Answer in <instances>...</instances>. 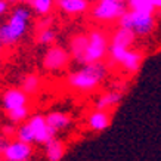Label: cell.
<instances>
[{"label":"cell","instance_id":"484cf974","mask_svg":"<svg viewBox=\"0 0 161 161\" xmlns=\"http://www.w3.org/2000/svg\"><path fill=\"white\" fill-rule=\"evenodd\" d=\"M9 145V141L5 135H0V155H3V152L6 151V148Z\"/></svg>","mask_w":161,"mask_h":161},{"label":"cell","instance_id":"8fae6325","mask_svg":"<svg viewBox=\"0 0 161 161\" xmlns=\"http://www.w3.org/2000/svg\"><path fill=\"white\" fill-rule=\"evenodd\" d=\"M89 43V34H75L71 37L68 44L71 58L78 64H84V55H86V49H87Z\"/></svg>","mask_w":161,"mask_h":161},{"label":"cell","instance_id":"f546056e","mask_svg":"<svg viewBox=\"0 0 161 161\" xmlns=\"http://www.w3.org/2000/svg\"><path fill=\"white\" fill-rule=\"evenodd\" d=\"M9 3H18V2H22V0H8Z\"/></svg>","mask_w":161,"mask_h":161},{"label":"cell","instance_id":"7402d4cb","mask_svg":"<svg viewBox=\"0 0 161 161\" xmlns=\"http://www.w3.org/2000/svg\"><path fill=\"white\" fill-rule=\"evenodd\" d=\"M127 6L130 10H136V12H148V14L155 12V8L152 6L151 0H127Z\"/></svg>","mask_w":161,"mask_h":161},{"label":"cell","instance_id":"7a4b0ae2","mask_svg":"<svg viewBox=\"0 0 161 161\" xmlns=\"http://www.w3.org/2000/svg\"><path fill=\"white\" fill-rule=\"evenodd\" d=\"M31 21V10L27 6H16L9 15V19L0 27V34L5 46H14L24 39Z\"/></svg>","mask_w":161,"mask_h":161},{"label":"cell","instance_id":"e0dca14e","mask_svg":"<svg viewBox=\"0 0 161 161\" xmlns=\"http://www.w3.org/2000/svg\"><path fill=\"white\" fill-rule=\"evenodd\" d=\"M136 40V34L135 31H132L130 28H126V27H118L111 36V44H117V46H123V47H127L130 49Z\"/></svg>","mask_w":161,"mask_h":161},{"label":"cell","instance_id":"83f0119b","mask_svg":"<svg viewBox=\"0 0 161 161\" xmlns=\"http://www.w3.org/2000/svg\"><path fill=\"white\" fill-rule=\"evenodd\" d=\"M151 3L155 8V10H161V0H151Z\"/></svg>","mask_w":161,"mask_h":161},{"label":"cell","instance_id":"ffe728a7","mask_svg":"<svg viewBox=\"0 0 161 161\" xmlns=\"http://www.w3.org/2000/svg\"><path fill=\"white\" fill-rule=\"evenodd\" d=\"M37 15L47 16L53 10V0H27Z\"/></svg>","mask_w":161,"mask_h":161},{"label":"cell","instance_id":"6da1fadb","mask_svg":"<svg viewBox=\"0 0 161 161\" xmlns=\"http://www.w3.org/2000/svg\"><path fill=\"white\" fill-rule=\"evenodd\" d=\"M107 77V67L101 62L83 64V67L73 71L67 77V86L73 92L87 95L93 93Z\"/></svg>","mask_w":161,"mask_h":161},{"label":"cell","instance_id":"4316f807","mask_svg":"<svg viewBox=\"0 0 161 161\" xmlns=\"http://www.w3.org/2000/svg\"><path fill=\"white\" fill-rule=\"evenodd\" d=\"M8 9H9V2L8 0H0V16H3L8 12Z\"/></svg>","mask_w":161,"mask_h":161},{"label":"cell","instance_id":"ac0fdd59","mask_svg":"<svg viewBox=\"0 0 161 161\" xmlns=\"http://www.w3.org/2000/svg\"><path fill=\"white\" fill-rule=\"evenodd\" d=\"M42 87V81H40V77L37 74H27L24 78H22V84H21V89L24 90L28 96H34L37 95V92Z\"/></svg>","mask_w":161,"mask_h":161},{"label":"cell","instance_id":"7c38bea8","mask_svg":"<svg viewBox=\"0 0 161 161\" xmlns=\"http://www.w3.org/2000/svg\"><path fill=\"white\" fill-rule=\"evenodd\" d=\"M56 5L65 15L77 16L83 15L89 10V0H56Z\"/></svg>","mask_w":161,"mask_h":161},{"label":"cell","instance_id":"4dcf8cb0","mask_svg":"<svg viewBox=\"0 0 161 161\" xmlns=\"http://www.w3.org/2000/svg\"><path fill=\"white\" fill-rule=\"evenodd\" d=\"M118 2H127V0H118Z\"/></svg>","mask_w":161,"mask_h":161},{"label":"cell","instance_id":"30bf717a","mask_svg":"<svg viewBox=\"0 0 161 161\" xmlns=\"http://www.w3.org/2000/svg\"><path fill=\"white\" fill-rule=\"evenodd\" d=\"M2 105H3V108H5L6 111L18 108V107L28 105V95L22 89H16V87L8 89L2 95Z\"/></svg>","mask_w":161,"mask_h":161},{"label":"cell","instance_id":"f1b7e54d","mask_svg":"<svg viewBox=\"0 0 161 161\" xmlns=\"http://www.w3.org/2000/svg\"><path fill=\"white\" fill-rule=\"evenodd\" d=\"M2 27V25H0ZM3 47H5V43H3V40H2V34H0V55L3 52Z\"/></svg>","mask_w":161,"mask_h":161},{"label":"cell","instance_id":"277c9868","mask_svg":"<svg viewBox=\"0 0 161 161\" xmlns=\"http://www.w3.org/2000/svg\"><path fill=\"white\" fill-rule=\"evenodd\" d=\"M109 53V40L108 36L102 30H92L89 33V43L86 55H84V64L90 62H102V59Z\"/></svg>","mask_w":161,"mask_h":161},{"label":"cell","instance_id":"ba28073f","mask_svg":"<svg viewBox=\"0 0 161 161\" xmlns=\"http://www.w3.org/2000/svg\"><path fill=\"white\" fill-rule=\"evenodd\" d=\"M28 123H30V126H31V129H33V132H34L36 143L44 145L46 142L50 141L55 136V132L50 129L46 117L42 115V114H34L33 117H30Z\"/></svg>","mask_w":161,"mask_h":161},{"label":"cell","instance_id":"603a6c76","mask_svg":"<svg viewBox=\"0 0 161 161\" xmlns=\"http://www.w3.org/2000/svg\"><path fill=\"white\" fill-rule=\"evenodd\" d=\"M56 40V33H55L53 28L50 27H44V28H40L39 33H37V43L43 44V46H49Z\"/></svg>","mask_w":161,"mask_h":161},{"label":"cell","instance_id":"5b68a950","mask_svg":"<svg viewBox=\"0 0 161 161\" xmlns=\"http://www.w3.org/2000/svg\"><path fill=\"white\" fill-rule=\"evenodd\" d=\"M126 14L124 2L118 0H99L92 9V18L98 22H114Z\"/></svg>","mask_w":161,"mask_h":161},{"label":"cell","instance_id":"2e32d148","mask_svg":"<svg viewBox=\"0 0 161 161\" xmlns=\"http://www.w3.org/2000/svg\"><path fill=\"white\" fill-rule=\"evenodd\" d=\"M121 98H123V95L118 92V90H108V92H103L95 99V108L109 111L111 108L117 107L118 103H120V101H121Z\"/></svg>","mask_w":161,"mask_h":161},{"label":"cell","instance_id":"9c48e42d","mask_svg":"<svg viewBox=\"0 0 161 161\" xmlns=\"http://www.w3.org/2000/svg\"><path fill=\"white\" fill-rule=\"evenodd\" d=\"M111 124V114L107 109H98L95 108V111L89 112L86 118V126L92 132H103L107 130Z\"/></svg>","mask_w":161,"mask_h":161},{"label":"cell","instance_id":"9a60e30c","mask_svg":"<svg viewBox=\"0 0 161 161\" xmlns=\"http://www.w3.org/2000/svg\"><path fill=\"white\" fill-rule=\"evenodd\" d=\"M142 61H143V55L139 52V50H132L129 49L124 55V58L121 59V62L118 64L126 73L129 74H135L139 71L142 65Z\"/></svg>","mask_w":161,"mask_h":161},{"label":"cell","instance_id":"44dd1931","mask_svg":"<svg viewBox=\"0 0 161 161\" xmlns=\"http://www.w3.org/2000/svg\"><path fill=\"white\" fill-rule=\"evenodd\" d=\"M16 139H19L22 142H27V143H34L36 142V136H34V132L33 129L30 126V123H21L19 126L16 127V133H15Z\"/></svg>","mask_w":161,"mask_h":161},{"label":"cell","instance_id":"cb8c5ba5","mask_svg":"<svg viewBox=\"0 0 161 161\" xmlns=\"http://www.w3.org/2000/svg\"><path fill=\"white\" fill-rule=\"evenodd\" d=\"M127 47L123 46H117V44H109V58H111L112 64H120L121 59L124 58V55L127 52Z\"/></svg>","mask_w":161,"mask_h":161},{"label":"cell","instance_id":"8992f818","mask_svg":"<svg viewBox=\"0 0 161 161\" xmlns=\"http://www.w3.org/2000/svg\"><path fill=\"white\" fill-rule=\"evenodd\" d=\"M69 59H71L69 49H65L62 46H50L44 52L42 65L49 73H58V71H62L68 67Z\"/></svg>","mask_w":161,"mask_h":161},{"label":"cell","instance_id":"d6986e66","mask_svg":"<svg viewBox=\"0 0 161 161\" xmlns=\"http://www.w3.org/2000/svg\"><path fill=\"white\" fill-rule=\"evenodd\" d=\"M6 115H8V118L10 120L12 124H21V123H24L25 120H28L30 118L28 105H24V107H18V108H14V109H9V111H6Z\"/></svg>","mask_w":161,"mask_h":161},{"label":"cell","instance_id":"3957f363","mask_svg":"<svg viewBox=\"0 0 161 161\" xmlns=\"http://www.w3.org/2000/svg\"><path fill=\"white\" fill-rule=\"evenodd\" d=\"M118 25L130 28L132 31H135L136 36L145 37L151 34L155 28V18H154V14L136 12V10L129 9V12H126L118 19Z\"/></svg>","mask_w":161,"mask_h":161},{"label":"cell","instance_id":"52a82bcc","mask_svg":"<svg viewBox=\"0 0 161 161\" xmlns=\"http://www.w3.org/2000/svg\"><path fill=\"white\" fill-rule=\"evenodd\" d=\"M2 157L6 161H28L33 157V147L31 143L15 139L9 142V145Z\"/></svg>","mask_w":161,"mask_h":161},{"label":"cell","instance_id":"d4e9b609","mask_svg":"<svg viewBox=\"0 0 161 161\" xmlns=\"http://www.w3.org/2000/svg\"><path fill=\"white\" fill-rule=\"evenodd\" d=\"M15 133H16V127L15 126H9V124H6V126L2 127V135H5L6 137L15 136Z\"/></svg>","mask_w":161,"mask_h":161},{"label":"cell","instance_id":"5bb4252c","mask_svg":"<svg viewBox=\"0 0 161 161\" xmlns=\"http://www.w3.org/2000/svg\"><path fill=\"white\" fill-rule=\"evenodd\" d=\"M67 147L61 139L58 137H52L50 141L44 143V155L49 161H61L65 157Z\"/></svg>","mask_w":161,"mask_h":161},{"label":"cell","instance_id":"4fadbf2b","mask_svg":"<svg viewBox=\"0 0 161 161\" xmlns=\"http://www.w3.org/2000/svg\"><path fill=\"white\" fill-rule=\"evenodd\" d=\"M46 120H47V124L50 126V129L56 132H62V130H67L68 127H71L73 124V118L71 115L65 114L62 111H52L46 115Z\"/></svg>","mask_w":161,"mask_h":161}]
</instances>
